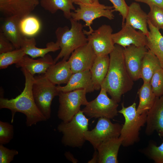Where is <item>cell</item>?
Listing matches in <instances>:
<instances>
[{
  "label": "cell",
  "mask_w": 163,
  "mask_h": 163,
  "mask_svg": "<svg viewBox=\"0 0 163 163\" xmlns=\"http://www.w3.org/2000/svg\"><path fill=\"white\" fill-rule=\"evenodd\" d=\"M124 49L115 44L109 54L108 69L101 85L111 98L118 103L121 101L123 95L132 89L134 84V81L129 74L125 64Z\"/></svg>",
  "instance_id": "obj_1"
},
{
  "label": "cell",
  "mask_w": 163,
  "mask_h": 163,
  "mask_svg": "<svg viewBox=\"0 0 163 163\" xmlns=\"http://www.w3.org/2000/svg\"><path fill=\"white\" fill-rule=\"evenodd\" d=\"M25 78L24 87L22 92L16 97L8 99L0 97V108L10 110L11 113V122H13L15 113H21L26 116L27 126L36 125L38 122L47 120L42 114L35 102L32 91L34 76L25 69L21 68Z\"/></svg>",
  "instance_id": "obj_2"
},
{
  "label": "cell",
  "mask_w": 163,
  "mask_h": 163,
  "mask_svg": "<svg viewBox=\"0 0 163 163\" xmlns=\"http://www.w3.org/2000/svg\"><path fill=\"white\" fill-rule=\"evenodd\" d=\"M69 20L71 25L70 28L67 26L59 27L55 31L56 42L60 51L54 59L55 63L62 58L67 60L75 50L88 42L83 24L72 18Z\"/></svg>",
  "instance_id": "obj_3"
},
{
  "label": "cell",
  "mask_w": 163,
  "mask_h": 163,
  "mask_svg": "<svg viewBox=\"0 0 163 163\" xmlns=\"http://www.w3.org/2000/svg\"><path fill=\"white\" fill-rule=\"evenodd\" d=\"M121 107L118 113L123 115L125 122L122 125L119 137L122 141V145L127 147L139 141L140 131L146 123L147 112L139 114L135 102L127 107H125L122 103Z\"/></svg>",
  "instance_id": "obj_4"
},
{
  "label": "cell",
  "mask_w": 163,
  "mask_h": 163,
  "mask_svg": "<svg viewBox=\"0 0 163 163\" xmlns=\"http://www.w3.org/2000/svg\"><path fill=\"white\" fill-rule=\"evenodd\" d=\"M89 119L80 110L72 120L62 122L57 126L58 131L62 134V143L73 148L82 147L86 140L85 133L88 130Z\"/></svg>",
  "instance_id": "obj_5"
},
{
  "label": "cell",
  "mask_w": 163,
  "mask_h": 163,
  "mask_svg": "<svg viewBox=\"0 0 163 163\" xmlns=\"http://www.w3.org/2000/svg\"><path fill=\"white\" fill-rule=\"evenodd\" d=\"M32 91L38 109L47 120L49 119L51 117L53 100L59 93L57 86L52 83L44 74H39L34 76Z\"/></svg>",
  "instance_id": "obj_6"
},
{
  "label": "cell",
  "mask_w": 163,
  "mask_h": 163,
  "mask_svg": "<svg viewBox=\"0 0 163 163\" xmlns=\"http://www.w3.org/2000/svg\"><path fill=\"white\" fill-rule=\"evenodd\" d=\"M79 7L71 12V17L75 21L82 20L85 23V26L89 28V30H84L85 35L92 33L94 30L91 25L95 19L101 17L106 18L110 20L113 19L114 11L113 6H106L100 3H78Z\"/></svg>",
  "instance_id": "obj_7"
},
{
  "label": "cell",
  "mask_w": 163,
  "mask_h": 163,
  "mask_svg": "<svg viewBox=\"0 0 163 163\" xmlns=\"http://www.w3.org/2000/svg\"><path fill=\"white\" fill-rule=\"evenodd\" d=\"M87 92L85 89H78L69 92H59V106L57 116L64 122L70 121L80 110L81 105L88 103L86 97Z\"/></svg>",
  "instance_id": "obj_8"
},
{
  "label": "cell",
  "mask_w": 163,
  "mask_h": 163,
  "mask_svg": "<svg viewBox=\"0 0 163 163\" xmlns=\"http://www.w3.org/2000/svg\"><path fill=\"white\" fill-rule=\"evenodd\" d=\"M100 90L97 97L88 102L81 110L85 116L90 118L113 119L118 115V103L109 97L105 88L102 85Z\"/></svg>",
  "instance_id": "obj_9"
},
{
  "label": "cell",
  "mask_w": 163,
  "mask_h": 163,
  "mask_svg": "<svg viewBox=\"0 0 163 163\" xmlns=\"http://www.w3.org/2000/svg\"><path fill=\"white\" fill-rule=\"evenodd\" d=\"M122 126L119 123H113L110 119L100 117L93 129L88 130L85 133V137L96 150L102 142L109 139L119 137Z\"/></svg>",
  "instance_id": "obj_10"
},
{
  "label": "cell",
  "mask_w": 163,
  "mask_h": 163,
  "mask_svg": "<svg viewBox=\"0 0 163 163\" xmlns=\"http://www.w3.org/2000/svg\"><path fill=\"white\" fill-rule=\"evenodd\" d=\"M113 31L110 26L104 24L86 35L88 42L96 56L109 55L113 50L115 44L112 38Z\"/></svg>",
  "instance_id": "obj_11"
},
{
  "label": "cell",
  "mask_w": 163,
  "mask_h": 163,
  "mask_svg": "<svg viewBox=\"0 0 163 163\" xmlns=\"http://www.w3.org/2000/svg\"><path fill=\"white\" fill-rule=\"evenodd\" d=\"M148 50L146 46H137L131 45L124 49L126 66L134 81L140 78L143 59Z\"/></svg>",
  "instance_id": "obj_12"
},
{
  "label": "cell",
  "mask_w": 163,
  "mask_h": 163,
  "mask_svg": "<svg viewBox=\"0 0 163 163\" xmlns=\"http://www.w3.org/2000/svg\"><path fill=\"white\" fill-rule=\"evenodd\" d=\"M39 3L38 0H0V11L6 17L21 19L30 15Z\"/></svg>",
  "instance_id": "obj_13"
},
{
  "label": "cell",
  "mask_w": 163,
  "mask_h": 163,
  "mask_svg": "<svg viewBox=\"0 0 163 163\" xmlns=\"http://www.w3.org/2000/svg\"><path fill=\"white\" fill-rule=\"evenodd\" d=\"M92 48L88 42L75 50L68 61L73 73L90 70L96 57Z\"/></svg>",
  "instance_id": "obj_14"
},
{
  "label": "cell",
  "mask_w": 163,
  "mask_h": 163,
  "mask_svg": "<svg viewBox=\"0 0 163 163\" xmlns=\"http://www.w3.org/2000/svg\"><path fill=\"white\" fill-rule=\"evenodd\" d=\"M112 38L115 44L124 48L131 45L137 46H146V36L125 23L122 24V28L119 31L113 33Z\"/></svg>",
  "instance_id": "obj_15"
},
{
  "label": "cell",
  "mask_w": 163,
  "mask_h": 163,
  "mask_svg": "<svg viewBox=\"0 0 163 163\" xmlns=\"http://www.w3.org/2000/svg\"><path fill=\"white\" fill-rule=\"evenodd\" d=\"M145 133L150 136L154 132L163 138V95L156 97L152 107L147 112Z\"/></svg>",
  "instance_id": "obj_16"
},
{
  "label": "cell",
  "mask_w": 163,
  "mask_h": 163,
  "mask_svg": "<svg viewBox=\"0 0 163 163\" xmlns=\"http://www.w3.org/2000/svg\"><path fill=\"white\" fill-rule=\"evenodd\" d=\"M57 88L59 92H63L85 89L87 93H91L94 90L89 70L73 73L66 85H58Z\"/></svg>",
  "instance_id": "obj_17"
},
{
  "label": "cell",
  "mask_w": 163,
  "mask_h": 163,
  "mask_svg": "<svg viewBox=\"0 0 163 163\" xmlns=\"http://www.w3.org/2000/svg\"><path fill=\"white\" fill-rule=\"evenodd\" d=\"M122 141L120 137L107 139L100 143L97 148L98 163H118V153Z\"/></svg>",
  "instance_id": "obj_18"
},
{
  "label": "cell",
  "mask_w": 163,
  "mask_h": 163,
  "mask_svg": "<svg viewBox=\"0 0 163 163\" xmlns=\"http://www.w3.org/2000/svg\"><path fill=\"white\" fill-rule=\"evenodd\" d=\"M148 20V14L142 10L139 3L133 2L128 6L124 23L135 29H138L146 36L149 33Z\"/></svg>",
  "instance_id": "obj_19"
},
{
  "label": "cell",
  "mask_w": 163,
  "mask_h": 163,
  "mask_svg": "<svg viewBox=\"0 0 163 163\" xmlns=\"http://www.w3.org/2000/svg\"><path fill=\"white\" fill-rule=\"evenodd\" d=\"M55 63L51 56L48 54L37 59L30 58L26 55L20 61L15 64V66L24 69L34 75L36 74H45L48 68Z\"/></svg>",
  "instance_id": "obj_20"
},
{
  "label": "cell",
  "mask_w": 163,
  "mask_h": 163,
  "mask_svg": "<svg viewBox=\"0 0 163 163\" xmlns=\"http://www.w3.org/2000/svg\"><path fill=\"white\" fill-rule=\"evenodd\" d=\"M73 74L68 60H62L50 67L44 74L53 84H66Z\"/></svg>",
  "instance_id": "obj_21"
},
{
  "label": "cell",
  "mask_w": 163,
  "mask_h": 163,
  "mask_svg": "<svg viewBox=\"0 0 163 163\" xmlns=\"http://www.w3.org/2000/svg\"><path fill=\"white\" fill-rule=\"evenodd\" d=\"M20 19L16 16L7 17L1 27V32L16 49L21 48L24 37L19 27Z\"/></svg>",
  "instance_id": "obj_22"
},
{
  "label": "cell",
  "mask_w": 163,
  "mask_h": 163,
  "mask_svg": "<svg viewBox=\"0 0 163 163\" xmlns=\"http://www.w3.org/2000/svg\"><path fill=\"white\" fill-rule=\"evenodd\" d=\"M110 63L109 55L96 56L90 70L94 90L101 89L106 76Z\"/></svg>",
  "instance_id": "obj_23"
},
{
  "label": "cell",
  "mask_w": 163,
  "mask_h": 163,
  "mask_svg": "<svg viewBox=\"0 0 163 163\" xmlns=\"http://www.w3.org/2000/svg\"><path fill=\"white\" fill-rule=\"evenodd\" d=\"M36 41L34 37L27 38L24 37L21 48L24 51L26 55L32 58L43 57L50 52H54L60 49L58 44L56 42L48 43L45 48H39L36 46Z\"/></svg>",
  "instance_id": "obj_24"
},
{
  "label": "cell",
  "mask_w": 163,
  "mask_h": 163,
  "mask_svg": "<svg viewBox=\"0 0 163 163\" xmlns=\"http://www.w3.org/2000/svg\"><path fill=\"white\" fill-rule=\"evenodd\" d=\"M148 24L149 30L146 36V46L157 57L163 68V36L159 30L154 27L149 21Z\"/></svg>",
  "instance_id": "obj_25"
},
{
  "label": "cell",
  "mask_w": 163,
  "mask_h": 163,
  "mask_svg": "<svg viewBox=\"0 0 163 163\" xmlns=\"http://www.w3.org/2000/svg\"><path fill=\"white\" fill-rule=\"evenodd\" d=\"M161 67L157 57L148 49L143 59L140 78L143 82H150L155 72Z\"/></svg>",
  "instance_id": "obj_26"
},
{
  "label": "cell",
  "mask_w": 163,
  "mask_h": 163,
  "mask_svg": "<svg viewBox=\"0 0 163 163\" xmlns=\"http://www.w3.org/2000/svg\"><path fill=\"white\" fill-rule=\"evenodd\" d=\"M139 102L136 108L139 114L147 112L152 106L156 96L153 93L150 82H143L138 92Z\"/></svg>",
  "instance_id": "obj_27"
},
{
  "label": "cell",
  "mask_w": 163,
  "mask_h": 163,
  "mask_svg": "<svg viewBox=\"0 0 163 163\" xmlns=\"http://www.w3.org/2000/svg\"><path fill=\"white\" fill-rule=\"evenodd\" d=\"M40 3L43 8L52 14L61 10L67 19L71 18V10H75L72 0H40Z\"/></svg>",
  "instance_id": "obj_28"
},
{
  "label": "cell",
  "mask_w": 163,
  "mask_h": 163,
  "mask_svg": "<svg viewBox=\"0 0 163 163\" xmlns=\"http://www.w3.org/2000/svg\"><path fill=\"white\" fill-rule=\"evenodd\" d=\"M19 27L23 35L32 37L40 31L41 25L38 19L36 17L29 15L20 19Z\"/></svg>",
  "instance_id": "obj_29"
},
{
  "label": "cell",
  "mask_w": 163,
  "mask_h": 163,
  "mask_svg": "<svg viewBox=\"0 0 163 163\" xmlns=\"http://www.w3.org/2000/svg\"><path fill=\"white\" fill-rule=\"evenodd\" d=\"M26 55L21 48L0 54V69H4L20 61Z\"/></svg>",
  "instance_id": "obj_30"
},
{
  "label": "cell",
  "mask_w": 163,
  "mask_h": 163,
  "mask_svg": "<svg viewBox=\"0 0 163 163\" xmlns=\"http://www.w3.org/2000/svg\"><path fill=\"white\" fill-rule=\"evenodd\" d=\"M148 21L155 27L160 30L163 28V8L154 5L149 6Z\"/></svg>",
  "instance_id": "obj_31"
},
{
  "label": "cell",
  "mask_w": 163,
  "mask_h": 163,
  "mask_svg": "<svg viewBox=\"0 0 163 163\" xmlns=\"http://www.w3.org/2000/svg\"><path fill=\"white\" fill-rule=\"evenodd\" d=\"M144 153L155 163H163V142L158 146L151 142L144 150Z\"/></svg>",
  "instance_id": "obj_32"
},
{
  "label": "cell",
  "mask_w": 163,
  "mask_h": 163,
  "mask_svg": "<svg viewBox=\"0 0 163 163\" xmlns=\"http://www.w3.org/2000/svg\"><path fill=\"white\" fill-rule=\"evenodd\" d=\"M153 91L157 97L163 95V68L158 69L153 75L150 82Z\"/></svg>",
  "instance_id": "obj_33"
},
{
  "label": "cell",
  "mask_w": 163,
  "mask_h": 163,
  "mask_svg": "<svg viewBox=\"0 0 163 163\" xmlns=\"http://www.w3.org/2000/svg\"><path fill=\"white\" fill-rule=\"evenodd\" d=\"M13 126L7 122L0 121V144L10 142L14 136Z\"/></svg>",
  "instance_id": "obj_34"
},
{
  "label": "cell",
  "mask_w": 163,
  "mask_h": 163,
  "mask_svg": "<svg viewBox=\"0 0 163 163\" xmlns=\"http://www.w3.org/2000/svg\"><path fill=\"white\" fill-rule=\"evenodd\" d=\"M18 154V152L17 150L9 149L4 146L3 145L0 144V163H10Z\"/></svg>",
  "instance_id": "obj_35"
},
{
  "label": "cell",
  "mask_w": 163,
  "mask_h": 163,
  "mask_svg": "<svg viewBox=\"0 0 163 163\" xmlns=\"http://www.w3.org/2000/svg\"><path fill=\"white\" fill-rule=\"evenodd\" d=\"M113 4L114 11H118L122 18V24L125 21L128 6L125 0H109Z\"/></svg>",
  "instance_id": "obj_36"
},
{
  "label": "cell",
  "mask_w": 163,
  "mask_h": 163,
  "mask_svg": "<svg viewBox=\"0 0 163 163\" xmlns=\"http://www.w3.org/2000/svg\"><path fill=\"white\" fill-rule=\"evenodd\" d=\"M14 48L12 43L2 33H0V54L12 51Z\"/></svg>",
  "instance_id": "obj_37"
},
{
  "label": "cell",
  "mask_w": 163,
  "mask_h": 163,
  "mask_svg": "<svg viewBox=\"0 0 163 163\" xmlns=\"http://www.w3.org/2000/svg\"><path fill=\"white\" fill-rule=\"evenodd\" d=\"M136 2L143 3L149 6L154 5L163 8V0H135Z\"/></svg>",
  "instance_id": "obj_38"
},
{
  "label": "cell",
  "mask_w": 163,
  "mask_h": 163,
  "mask_svg": "<svg viewBox=\"0 0 163 163\" xmlns=\"http://www.w3.org/2000/svg\"><path fill=\"white\" fill-rule=\"evenodd\" d=\"M65 155L68 159L73 163H76L78 162L77 160L74 157L73 155L69 152H66Z\"/></svg>",
  "instance_id": "obj_39"
},
{
  "label": "cell",
  "mask_w": 163,
  "mask_h": 163,
  "mask_svg": "<svg viewBox=\"0 0 163 163\" xmlns=\"http://www.w3.org/2000/svg\"><path fill=\"white\" fill-rule=\"evenodd\" d=\"M98 156L97 152L96 151L94 154L92 159L88 161V163H98Z\"/></svg>",
  "instance_id": "obj_40"
},
{
  "label": "cell",
  "mask_w": 163,
  "mask_h": 163,
  "mask_svg": "<svg viewBox=\"0 0 163 163\" xmlns=\"http://www.w3.org/2000/svg\"><path fill=\"white\" fill-rule=\"evenodd\" d=\"M72 2L75 4L78 3H92L91 0H72Z\"/></svg>",
  "instance_id": "obj_41"
},
{
  "label": "cell",
  "mask_w": 163,
  "mask_h": 163,
  "mask_svg": "<svg viewBox=\"0 0 163 163\" xmlns=\"http://www.w3.org/2000/svg\"><path fill=\"white\" fill-rule=\"evenodd\" d=\"M92 3H99V0H91Z\"/></svg>",
  "instance_id": "obj_42"
},
{
  "label": "cell",
  "mask_w": 163,
  "mask_h": 163,
  "mask_svg": "<svg viewBox=\"0 0 163 163\" xmlns=\"http://www.w3.org/2000/svg\"><path fill=\"white\" fill-rule=\"evenodd\" d=\"M162 30H163V28L162 29Z\"/></svg>",
  "instance_id": "obj_43"
}]
</instances>
